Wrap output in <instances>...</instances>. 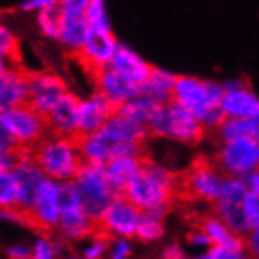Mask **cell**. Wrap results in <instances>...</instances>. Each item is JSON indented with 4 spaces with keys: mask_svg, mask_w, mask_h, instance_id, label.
Wrapping results in <instances>:
<instances>
[{
    "mask_svg": "<svg viewBox=\"0 0 259 259\" xmlns=\"http://www.w3.org/2000/svg\"><path fill=\"white\" fill-rule=\"evenodd\" d=\"M30 259H41V257H38V256H33V257H30Z\"/></svg>",
    "mask_w": 259,
    "mask_h": 259,
    "instance_id": "ab89813d",
    "label": "cell"
},
{
    "mask_svg": "<svg viewBox=\"0 0 259 259\" xmlns=\"http://www.w3.org/2000/svg\"><path fill=\"white\" fill-rule=\"evenodd\" d=\"M11 173L16 178L18 182V200H19V207L16 212H5L2 210L0 215L7 219L21 222L22 215L27 214L33 209L36 193L39 186L44 182V173L39 170V166L33 162L32 156H24L19 159L14 166L11 168Z\"/></svg>",
    "mask_w": 259,
    "mask_h": 259,
    "instance_id": "30bf717a",
    "label": "cell"
},
{
    "mask_svg": "<svg viewBox=\"0 0 259 259\" xmlns=\"http://www.w3.org/2000/svg\"><path fill=\"white\" fill-rule=\"evenodd\" d=\"M13 66H16V65L10 63L8 60H5V58H0V75L5 74V72H7L8 69H11Z\"/></svg>",
    "mask_w": 259,
    "mask_h": 259,
    "instance_id": "f35d334b",
    "label": "cell"
},
{
    "mask_svg": "<svg viewBox=\"0 0 259 259\" xmlns=\"http://www.w3.org/2000/svg\"><path fill=\"white\" fill-rule=\"evenodd\" d=\"M225 181L236 179L259 166V142L254 139H234L222 145L212 157Z\"/></svg>",
    "mask_w": 259,
    "mask_h": 259,
    "instance_id": "8992f818",
    "label": "cell"
},
{
    "mask_svg": "<svg viewBox=\"0 0 259 259\" xmlns=\"http://www.w3.org/2000/svg\"><path fill=\"white\" fill-rule=\"evenodd\" d=\"M88 33H90V25L85 16H63L57 41L62 42L68 49V52H71V55L74 57L83 48Z\"/></svg>",
    "mask_w": 259,
    "mask_h": 259,
    "instance_id": "44dd1931",
    "label": "cell"
},
{
    "mask_svg": "<svg viewBox=\"0 0 259 259\" xmlns=\"http://www.w3.org/2000/svg\"><path fill=\"white\" fill-rule=\"evenodd\" d=\"M110 66L139 87L151 77L152 69H154V66L146 63L145 60H142L135 52L127 49L126 46H118Z\"/></svg>",
    "mask_w": 259,
    "mask_h": 259,
    "instance_id": "ac0fdd59",
    "label": "cell"
},
{
    "mask_svg": "<svg viewBox=\"0 0 259 259\" xmlns=\"http://www.w3.org/2000/svg\"><path fill=\"white\" fill-rule=\"evenodd\" d=\"M91 0H58V8L63 16H85Z\"/></svg>",
    "mask_w": 259,
    "mask_h": 259,
    "instance_id": "f546056e",
    "label": "cell"
},
{
    "mask_svg": "<svg viewBox=\"0 0 259 259\" xmlns=\"http://www.w3.org/2000/svg\"><path fill=\"white\" fill-rule=\"evenodd\" d=\"M58 206H60V212L80 206L79 193L74 186V182H65V184L58 186Z\"/></svg>",
    "mask_w": 259,
    "mask_h": 259,
    "instance_id": "83f0119b",
    "label": "cell"
},
{
    "mask_svg": "<svg viewBox=\"0 0 259 259\" xmlns=\"http://www.w3.org/2000/svg\"><path fill=\"white\" fill-rule=\"evenodd\" d=\"M109 245H110V243H107V242L95 240V245L85 251V257L87 259H102V254H104L105 248H107Z\"/></svg>",
    "mask_w": 259,
    "mask_h": 259,
    "instance_id": "e575fe53",
    "label": "cell"
},
{
    "mask_svg": "<svg viewBox=\"0 0 259 259\" xmlns=\"http://www.w3.org/2000/svg\"><path fill=\"white\" fill-rule=\"evenodd\" d=\"M248 193V186L243 184L242 181H226L222 187L219 200L209 207L212 214L217 215L233 233L243 237L253 231L245 210V201Z\"/></svg>",
    "mask_w": 259,
    "mask_h": 259,
    "instance_id": "277c9868",
    "label": "cell"
},
{
    "mask_svg": "<svg viewBox=\"0 0 259 259\" xmlns=\"http://www.w3.org/2000/svg\"><path fill=\"white\" fill-rule=\"evenodd\" d=\"M8 256L10 259H30V253L24 247H13L8 251Z\"/></svg>",
    "mask_w": 259,
    "mask_h": 259,
    "instance_id": "8d00e7d4",
    "label": "cell"
},
{
    "mask_svg": "<svg viewBox=\"0 0 259 259\" xmlns=\"http://www.w3.org/2000/svg\"><path fill=\"white\" fill-rule=\"evenodd\" d=\"M14 166V159L8 154H4V152H0V173L4 171H10Z\"/></svg>",
    "mask_w": 259,
    "mask_h": 259,
    "instance_id": "74e56055",
    "label": "cell"
},
{
    "mask_svg": "<svg viewBox=\"0 0 259 259\" xmlns=\"http://www.w3.org/2000/svg\"><path fill=\"white\" fill-rule=\"evenodd\" d=\"M245 210H247V219L250 222L251 230H257L259 228V192L250 190L247 201H245Z\"/></svg>",
    "mask_w": 259,
    "mask_h": 259,
    "instance_id": "4dcf8cb0",
    "label": "cell"
},
{
    "mask_svg": "<svg viewBox=\"0 0 259 259\" xmlns=\"http://www.w3.org/2000/svg\"><path fill=\"white\" fill-rule=\"evenodd\" d=\"M0 58H5L10 63L21 66L19 41L4 22H0Z\"/></svg>",
    "mask_w": 259,
    "mask_h": 259,
    "instance_id": "d4e9b609",
    "label": "cell"
},
{
    "mask_svg": "<svg viewBox=\"0 0 259 259\" xmlns=\"http://www.w3.org/2000/svg\"><path fill=\"white\" fill-rule=\"evenodd\" d=\"M0 152L11 156L14 159V163H16L19 159H22L24 156H30V152L25 151L24 148H21L19 143L16 142V139L11 135V132L8 131V127L2 121V116H0Z\"/></svg>",
    "mask_w": 259,
    "mask_h": 259,
    "instance_id": "4316f807",
    "label": "cell"
},
{
    "mask_svg": "<svg viewBox=\"0 0 259 259\" xmlns=\"http://www.w3.org/2000/svg\"><path fill=\"white\" fill-rule=\"evenodd\" d=\"M176 75L163 69L154 68L151 77L140 85V96L148 98L160 105L173 104V88H175Z\"/></svg>",
    "mask_w": 259,
    "mask_h": 259,
    "instance_id": "ffe728a7",
    "label": "cell"
},
{
    "mask_svg": "<svg viewBox=\"0 0 259 259\" xmlns=\"http://www.w3.org/2000/svg\"><path fill=\"white\" fill-rule=\"evenodd\" d=\"M162 236H163V222L148 214H142L135 230V237H139L143 242H151Z\"/></svg>",
    "mask_w": 259,
    "mask_h": 259,
    "instance_id": "484cf974",
    "label": "cell"
},
{
    "mask_svg": "<svg viewBox=\"0 0 259 259\" xmlns=\"http://www.w3.org/2000/svg\"><path fill=\"white\" fill-rule=\"evenodd\" d=\"M85 19H87L90 28L110 27L107 16H105V11H104V0H91V4L85 13Z\"/></svg>",
    "mask_w": 259,
    "mask_h": 259,
    "instance_id": "f1b7e54d",
    "label": "cell"
},
{
    "mask_svg": "<svg viewBox=\"0 0 259 259\" xmlns=\"http://www.w3.org/2000/svg\"><path fill=\"white\" fill-rule=\"evenodd\" d=\"M68 93L65 80L51 71H28L27 104L48 119L57 102Z\"/></svg>",
    "mask_w": 259,
    "mask_h": 259,
    "instance_id": "9c48e42d",
    "label": "cell"
},
{
    "mask_svg": "<svg viewBox=\"0 0 259 259\" xmlns=\"http://www.w3.org/2000/svg\"><path fill=\"white\" fill-rule=\"evenodd\" d=\"M82 101L68 93L57 102L52 112L48 116L49 134L57 139H65L72 142L75 146H79V112H80Z\"/></svg>",
    "mask_w": 259,
    "mask_h": 259,
    "instance_id": "8fae6325",
    "label": "cell"
},
{
    "mask_svg": "<svg viewBox=\"0 0 259 259\" xmlns=\"http://www.w3.org/2000/svg\"><path fill=\"white\" fill-rule=\"evenodd\" d=\"M91 82H93L98 95L109 99L115 105H119V107L140 96V87L126 79L123 74L115 71L112 66L96 74Z\"/></svg>",
    "mask_w": 259,
    "mask_h": 259,
    "instance_id": "7c38bea8",
    "label": "cell"
},
{
    "mask_svg": "<svg viewBox=\"0 0 259 259\" xmlns=\"http://www.w3.org/2000/svg\"><path fill=\"white\" fill-rule=\"evenodd\" d=\"M118 46L110 27H93L90 28L83 48L74 55V58L80 63L91 80L96 74L112 65Z\"/></svg>",
    "mask_w": 259,
    "mask_h": 259,
    "instance_id": "ba28073f",
    "label": "cell"
},
{
    "mask_svg": "<svg viewBox=\"0 0 259 259\" xmlns=\"http://www.w3.org/2000/svg\"><path fill=\"white\" fill-rule=\"evenodd\" d=\"M62 18H63L62 11H60L58 7L39 11L36 14V22L41 33L51 39H58L60 27H62Z\"/></svg>",
    "mask_w": 259,
    "mask_h": 259,
    "instance_id": "cb8c5ba5",
    "label": "cell"
},
{
    "mask_svg": "<svg viewBox=\"0 0 259 259\" xmlns=\"http://www.w3.org/2000/svg\"><path fill=\"white\" fill-rule=\"evenodd\" d=\"M163 107V105L151 101L148 98H142L139 96L134 101H129L126 104L121 105L119 109V115L124 116L134 123H139V124H143V126H149V123L152 119L156 118V115L159 113V110Z\"/></svg>",
    "mask_w": 259,
    "mask_h": 259,
    "instance_id": "7402d4cb",
    "label": "cell"
},
{
    "mask_svg": "<svg viewBox=\"0 0 259 259\" xmlns=\"http://www.w3.org/2000/svg\"><path fill=\"white\" fill-rule=\"evenodd\" d=\"M19 207L18 182L11 171L0 173V212H16Z\"/></svg>",
    "mask_w": 259,
    "mask_h": 259,
    "instance_id": "603a6c76",
    "label": "cell"
},
{
    "mask_svg": "<svg viewBox=\"0 0 259 259\" xmlns=\"http://www.w3.org/2000/svg\"><path fill=\"white\" fill-rule=\"evenodd\" d=\"M119 105L112 104L109 99H105L98 93H95L87 101H82L79 112V148L85 139L102 129L104 124L119 112Z\"/></svg>",
    "mask_w": 259,
    "mask_h": 259,
    "instance_id": "4fadbf2b",
    "label": "cell"
},
{
    "mask_svg": "<svg viewBox=\"0 0 259 259\" xmlns=\"http://www.w3.org/2000/svg\"><path fill=\"white\" fill-rule=\"evenodd\" d=\"M225 87L204 82L187 75H176L173 88V104L189 110L195 118L203 110L222 107Z\"/></svg>",
    "mask_w": 259,
    "mask_h": 259,
    "instance_id": "5b68a950",
    "label": "cell"
},
{
    "mask_svg": "<svg viewBox=\"0 0 259 259\" xmlns=\"http://www.w3.org/2000/svg\"><path fill=\"white\" fill-rule=\"evenodd\" d=\"M74 186L79 193L80 207L93 222H99L104 217L116 198V192L105 173L104 163L87 162L80 175L74 179Z\"/></svg>",
    "mask_w": 259,
    "mask_h": 259,
    "instance_id": "3957f363",
    "label": "cell"
},
{
    "mask_svg": "<svg viewBox=\"0 0 259 259\" xmlns=\"http://www.w3.org/2000/svg\"><path fill=\"white\" fill-rule=\"evenodd\" d=\"M129 256H131V248L127 247L126 242H119L112 253L113 259H127Z\"/></svg>",
    "mask_w": 259,
    "mask_h": 259,
    "instance_id": "d590c367",
    "label": "cell"
},
{
    "mask_svg": "<svg viewBox=\"0 0 259 259\" xmlns=\"http://www.w3.org/2000/svg\"><path fill=\"white\" fill-rule=\"evenodd\" d=\"M206 126L189 110L182 109L178 104L168 105V127H166L168 139H175L189 146H196L206 139Z\"/></svg>",
    "mask_w": 259,
    "mask_h": 259,
    "instance_id": "5bb4252c",
    "label": "cell"
},
{
    "mask_svg": "<svg viewBox=\"0 0 259 259\" xmlns=\"http://www.w3.org/2000/svg\"><path fill=\"white\" fill-rule=\"evenodd\" d=\"M28 99V71L13 66L0 75V115L27 104Z\"/></svg>",
    "mask_w": 259,
    "mask_h": 259,
    "instance_id": "9a60e30c",
    "label": "cell"
},
{
    "mask_svg": "<svg viewBox=\"0 0 259 259\" xmlns=\"http://www.w3.org/2000/svg\"><path fill=\"white\" fill-rule=\"evenodd\" d=\"M206 256L207 259H248L243 251H233L220 245H212Z\"/></svg>",
    "mask_w": 259,
    "mask_h": 259,
    "instance_id": "1f68e13d",
    "label": "cell"
},
{
    "mask_svg": "<svg viewBox=\"0 0 259 259\" xmlns=\"http://www.w3.org/2000/svg\"><path fill=\"white\" fill-rule=\"evenodd\" d=\"M222 109L226 116L254 118L259 116V99L251 93L245 83H231L225 87Z\"/></svg>",
    "mask_w": 259,
    "mask_h": 259,
    "instance_id": "e0dca14e",
    "label": "cell"
},
{
    "mask_svg": "<svg viewBox=\"0 0 259 259\" xmlns=\"http://www.w3.org/2000/svg\"><path fill=\"white\" fill-rule=\"evenodd\" d=\"M58 7V0H24L21 4V10L27 13H39L44 10H49Z\"/></svg>",
    "mask_w": 259,
    "mask_h": 259,
    "instance_id": "d6a6232c",
    "label": "cell"
},
{
    "mask_svg": "<svg viewBox=\"0 0 259 259\" xmlns=\"http://www.w3.org/2000/svg\"><path fill=\"white\" fill-rule=\"evenodd\" d=\"M0 116L19 146L28 152L51 135L48 119L35 112L28 104L14 107Z\"/></svg>",
    "mask_w": 259,
    "mask_h": 259,
    "instance_id": "52a82bcc",
    "label": "cell"
},
{
    "mask_svg": "<svg viewBox=\"0 0 259 259\" xmlns=\"http://www.w3.org/2000/svg\"><path fill=\"white\" fill-rule=\"evenodd\" d=\"M55 254V245L51 243L49 239H41L36 247H35V256L41 257V259H54Z\"/></svg>",
    "mask_w": 259,
    "mask_h": 259,
    "instance_id": "836d02e7",
    "label": "cell"
},
{
    "mask_svg": "<svg viewBox=\"0 0 259 259\" xmlns=\"http://www.w3.org/2000/svg\"><path fill=\"white\" fill-rule=\"evenodd\" d=\"M30 156L44 175L62 181H74L87 163L79 146L52 135L30 151Z\"/></svg>",
    "mask_w": 259,
    "mask_h": 259,
    "instance_id": "7a4b0ae2",
    "label": "cell"
},
{
    "mask_svg": "<svg viewBox=\"0 0 259 259\" xmlns=\"http://www.w3.org/2000/svg\"><path fill=\"white\" fill-rule=\"evenodd\" d=\"M95 230H96V222L91 220L80 206L62 210V214H60L57 231L66 239L74 240L87 236L93 237Z\"/></svg>",
    "mask_w": 259,
    "mask_h": 259,
    "instance_id": "d6986e66",
    "label": "cell"
},
{
    "mask_svg": "<svg viewBox=\"0 0 259 259\" xmlns=\"http://www.w3.org/2000/svg\"><path fill=\"white\" fill-rule=\"evenodd\" d=\"M225 182L212 157L198 154L186 170L173 171V206L184 209L195 203H206L210 207L219 200Z\"/></svg>",
    "mask_w": 259,
    "mask_h": 259,
    "instance_id": "6da1fadb",
    "label": "cell"
},
{
    "mask_svg": "<svg viewBox=\"0 0 259 259\" xmlns=\"http://www.w3.org/2000/svg\"><path fill=\"white\" fill-rule=\"evenodd\" d=\"M152 160L151 154L143 156H119L107 163H104L105 173L109 176L110 184L113 186L116 196L121 195L126 187L131 184V181L139 175V171L143 168V165Z\"/></svg>",
    "mask_w": 259,
    "mask_h": 259,
    "instance_id": "2e32d148",
    "label": "cell"
}]
</instances>
